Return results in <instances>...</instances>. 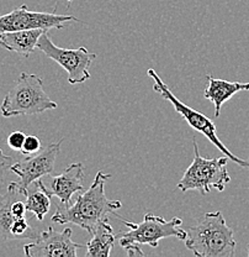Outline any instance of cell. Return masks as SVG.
<instances>
[{
    "label": "cell",
    "mask_w": 249,
    "mask_h": 257,
    "mask_svg": "<svg viewBox=\"0 0 249 257\" xmlns=\"http://www.w3.org/2000/svg\"><path fill=\"white\" fill-rule=\"evenodd\" d=\"M68 2H73V0H68Z\"/></svg>",
    "instance_id": "cell-22"
},
{
    "label": "cell",
    "mask_w": 249,
    "mask_h": 257,
    "mask_svg": "<svg viewBox=\"0 0 249 257\" xmlns=\"http://www.w3.org/2000/svg\"><path fill=\"white\" fill-rule=\"evenodd\" d=\"M84 166L83 163H71L58 176H53L50 188H46L51 197H57L63 205L71 204L74 193L83 192Z\"/></svg>",
    "instance_id": "cell-11"
},
{
    "label": "cell",
    "mask_w": 249,
    "mask_h": 257,
    "mask_svg": "<svg viewBox=\"0 0 249 257\" xmlns=\"http://www.w3.org/2000/svg\"><path fill=\"white\" fill-rule=\"evenodd\" d=\"M248 255H249V252H248Z\"/></svg>",
    "instance_id": "cell-23"
},
{
    "label": "cell",
    "mask_w": 249,
    "mask_h": 257,
    "mask_svg": "<svg viewBox=\"0 0 249 257\" xmlns=\"http://www.w3.org/2000/svg\"><path fill=\"white\" fill-rule=\"evenodd\" d=\"M124 250L126 251V253H127L128 256H143V251L141 250L140 245H137V243H132V245H128L126 246V247L124 248Z\"/></svg>",
    "instance_id": "cell-21"
},
{
    "label": "cell",
    "mask_w": 249,
    "mask_h": 257,
    "mask_svg": "<svg viewBox=\"0 0 249 257\" xmlns=\"http://www.w3.org/2000/svg\"><path fill=\"white\" fill-rule=\"evenodd\" d=\"M111 175L99 171L94 178L92 186L87 191L80 192L74 204L57 205L56 213L51 220L56 224H76L82 229L93 234L100 221L109 219L110 214H116L117 209L122 207L120 200H109L105 194V183Z\"/></svg>",
    "instance_id": "cell-1"
},
{
    "label": "cell",
    "mask_w": 249,
    "mask_h": 257,
    "mask_svg": "<svg viewBox=\"0 0 249 257\" xmlns=\"http://www.w3.org/2000/svg\"><path fill=\"white\" fill-rule=\"evenodd\" d=\"M51 195L48 194L46 186L42 182V179L31 183L28 189L26 195V210L30 211L37 218V220L42 221L50 211L51 208Z\"/></svg>",
    "instance_id": "cell-16"
},
{
    "label": "cell",
    "mask_w": 249,
    "mask_h": 257,
    "mask_svg": "<svg viewBox=\"0 0 249 257\" xmlns=\"http://www.w3.org/2000/svg\"><path fill=\"white\" fill-rule=\"evenodd\" d=\"M116 235L114 234L109 219L100 221L93 232V239L85 245L88 248V257H109L116 241Z\"/></svg>",
    "instance_id": "cell-14"
},
{
    "label": "cell",
    "mask_w": 249,
    "mask_h": 257,
    "mask_svg": "<svg viewBox=\"0 0 249 257\" xmlns=\"http://www.w3.org/2000/svg\"><path fill=\"white\" fill-rule=\"evenodd\" d=\"M80 247H85V245L72 241L71 227L60 232L48 226L40 234L39 239L24 246V252L28 257H77Z\"/></svg>",
    "instance_id": "cell-10"
},
{
    "label": "cell",
    "mask_w": 249,
    "mask_h": 257,
    "mask_svg": "<svg viewBox=\"0 0 249 257\" xmlns=\"http://www.w3.org/2000/svg\"><path fill=\"white\" fill-rule=\"evenodd\" d=\"M206 79H207V87L203 95L215 105V117L219 116L222 105L232 96L243 90H249V83L228 82L226 79L213 78L210 74L206 76Z\"/></svg>",
    "instance_id": "cell-12"
},
{
    "label": "cell",
    "mask_w": 249,
    "mask_h": 257,
    "mask_svg": "<svg viewBox=\"0 0 249 257\" xmlns=\"http://www.w3.org/2000/svg\"><path fill=\"white\" fill-rule=\"evenodd\" d=\"M184 242L196 257H232L237 246L233 229L227 225L221 211L206 213L187 227Z\"/></svg>",
    "instance_id": "cell-2"
},
{
    "label": "cell",
    "mask_w": 249,
    "mask_h": 257,
    "mask_svg": "<svg viewBox=\"0 0 249 257\" xmlns=\"http://www.w3.org/2000/svg\"><path fill=\"white\" fill-rule=\"evenodd\" d=\"M25 139L26 135L23 131H14V133L10 134L9 138H8V146L12 150H14V151H21L23 145L25 143Z\"/></svg>",
    "instance_id": "cell-18"
},
{
    "label": "cell",
    "mask_w": 249,
    "mask_h": 257,
    "mask_svg": "<svg viewBox=\"0 0 249 257\" xmlns=\"http://www.w3.org/2000/svg\"><path fill=\"white\" fill-rule=\"evenodd\" d=\"M15 163L14 159L12 156H8L0 149V184L3 183V181L5 179L8 171H10V167Z\"/></svg>",
    "instance_id": "cell-19"
},
{
    "label": "cell",
    "mask_w": 249,
    "mask_h": 257,
    "mask_svg": "<svg viewBox=\"0 0 249 257\" xmlns=\"http://www.w3.org/2000/svg\"><path fill=\"white\" fill-rule=\"evenodd\" d=\"M116 218L128 227L127 232L116 235L122 248L128 245H132V243H137L140 246L149 245L151 247L156 248L162 239L176 237V239L183 241L186 239V230L181 229L183 220L178 216L170 219V220H165L162 216L147 213L140 224L122 220L120 215H117Z\"/></svg>",
    "instance_id": "cell-6"
},
{
    "label": "cell",
    "mask_w": 249,
    "mask_h": 257,
    "mask_svg": "<svg viewBox=\"0 0 249 257\" xmlns=\"http://www.w3.org/2000/svg\"><path fill=\"white\" fill-rule=\"evenodd\" d=\"M37 50L66 69L69 84H80L90 78L89 68L96 58V53L89 52L85 47L68 50L56 46L46 31L40 37Z\"/></svg>",
    "instance_id": "cell-7"
},
{
    "label": "cell",
    "mask_w": 249,
    "mask_h": 257,
    "mask_svg": "<svg viewBox=\"0 0 249 257\" xmlns=\"http://www.w3.org/2000/svg\"><path fill=\"white\" fill-rule=\"evenodd\" d=\"M63 140L64 139H61L58 143L50 144L36 154L18 161L10 167V171L20 178V181L16 182V184H18L19 192L21 194L26 197L31 183L39 181L42 177L52 175Z\"/></svg>",
    "instance_id": "cell-8"
},
{
    "label": "cell",
    "mask_w": 249,
    "mask_h": 257,
    "mask_svg": "<svg viewBox=\"0 0 249 257\" xmlns=\"http://www.w3.org/2000/svg\"><path fill=\"white\" fill-rule=\"evenodd\" d=\"M41 141L37 136L35 135H29L26 136L25 143L23 145V149H21V154L25 155V156H30V155L36 154L41 150Z\"/></svg>",
    "instance_id": "cell-17"
},
{
    "label": "cell",
    "mask_w": 249,
    "mask_h": 257,
    "mask_svg": "<svg viewBox=\"0 0 249 257\" xmlns=\"http://www.w3.org/2000/svg\"><path fill=\"white\" fill-rule=\"evenodd\" d=\"M46 31L48 30L34 29V30L4 32L0 34V46L24 57H30L37 50L40 37Z\"/></svg>",
    "instance_id": "cell-13"
},
{
    "label": "cell",
    "mask_w": 249,
    "mask_h": 257,
    "mask_svg": "<svg viewBox=\"0 0 249 257\" xmlns=\"http://www.w3.org/2000/svg\"><path fill=\"white\" fill-rule=\"evenodd\" d=\"M26 211L28 210H26L25 202H23V200L16 199L12 204V213L15 218H25Z\"/></svg>",
    "instance_id": "cell-20"
},
{
    "label": "cell",
    "mask_w": 249,
    "mask_h": 257,
    "mask_svg": "<svg viewBox=\"0 0 249 257\" xmlns=\"http://www.w3.org/2000/svg\"><path fill=\"white\" fill-rule=\"evenodd\" d=\"M78 21L76 16L61 15L56 13L31 12L26 5L15 8L13 12L0 16V34L34 29H63L66 24Z\"/></svg>",
    "instance_id": "cell-9"
},
{
    "label": "cell",
    "mask_w": 249,
    "mask_h": 257,
    "mask_svg": "<svg viewBox=\"0 0 249 257\" xmlns=\"http://www.w3.org/2000/svg\"><path fill=\"white\" fill-rule=\"evenodd\" d=\"M19 197H25L19 192L16 182H12L8 186L7 192L0 195V237L5 241L12 239V226L18 218L12 213V204Z\"/></svg>",
    "instance_id": "cell-15"
},
{
    "label": "cell",
    "mask_w": 249,
    "mask_h": 257,
    "mask_svg": "<svg viewBox=\"0 0 249 257\" xmlns=\"http://www.w3.org/2000/svg\"><path fill=\"white\" fill-rule=\"evenodd\" d=\"M147 74L153 79L154 92L159 93V94L163 96V99L170 101L171 105L174 106V110L183 116V119L190 125V127H192L195 131H197V133L202 134L213 146L217 147L224 156H227L229 160L233 161L235 165H238L242 168H245V170H249V160L239 159V157H237L235 155L232 154V152L224 146L223 143L221 141V139L218 138L217 128H216L215 122H213L212 120L208 119L206 115L201 114L200 111L190 108L189 105L184 104L180 99L176 98V96L173 94V92L169 89V87L163 82L162 78L158 76V73L153 68H149L148 71H147Z\"/></svg>",
    "instance_id": "cell-5"
},
{
    "label": "cell",
    "mask_w": 249,
    "mask_h": 257,
    "mask_svg": "<svg viewBox=\"0 0 249 257\" xmlns=\"http://www.w3.org/2000/svg\"><path fill=\"white\" fill-rule=\"evenodd\" d=\"M58 104L47 94L44 80L36 74L23 72L14 87L7 93L0 111L4 117L41 114L57 109Z\"/></svg>",
    "instance_id": "cell-3"
},
{
    "label": "cell",
    "mask_w": 249,
    "mask_h": 257,
    "mask_svg": "<svg viewBox=\"0 0 249 257\" xmlns=\"http://www.w3.org/2000/svg\"><path fill=\"white\" fill-rule=\"evenodd\" d=\"M192 146L194 160L186 168L176 188L181 192L197 191L201 195L207 194L211 189L223 192L231 182V176L227 171L228 157L223 155L217 159H205L200 155L196 140H192Z\"/></svg>",
    "instance_id": "cell-4"
}]
</instances>
